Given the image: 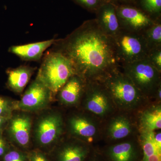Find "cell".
Masks as SVG:
<instances>
[{"label":"cell","instance_id":"7a4b0ae2","mask_svg":"<svg viewBox=\"0 0 161 161\" xmlns=\"http://www.w3.org/2000/svg\"><path fill=\"white\" fill-rule=\"evenodd\" d=\"M100 82L109 94L117 111L130 113L142 109L149 100L119 68Z\"/></svg>","mask_w":161,"mask_h":161},{"label":"cell","instance_id":"ffe728a7","mask_svg":"<svg viewBox=\"0 0 161 161\" xmlns=\"http://www.w3.org/2000/svg\"><path fill=\"white\" fill-rule=\"evenodd\" d=\"M153 132L140 131L138 139L142 150V161H161V149L154 142Z\"/></svg>","mask_w":161,"mask_h":161},{"label":"cell","instance_id":"d4e9b609","mask_svg":"<svg viewBox=\"0 0 161 161\" xmlns=\"http://www.w3.org/2000/svg\"><path fill=\"white\" fill-rule=\"evenodd\" d=\"M3 161H28L27 156L19 150H9L3 156Z\"/></svg>","mask_w":161,"mask_h":161},{"label":"cell","instance_id":"f1b7e54d","mask_svg":"<svg viewBox=\"0 0 161 161\" xmlns=\"http://www.w3.org/2000/svg\"><path fill=\"white\" fill-rule=\"evenodd\" d=\"M7 152V146L6 142L0 136V157L3 156Z\"/></svg>","mask_w":161,"mask_h":161},{"label":"cell","instance_id":"44dd1931","mask_svg":"<svg viewBox=\"0 0 161 161\" xmlns=\"http://www.w3.org/2000/svg\"><path fill=\"white\" fill-rule=\"evenodd\" d=\"M149 50L157 47H161V19L156 21L154 24L142 33Z\"/></svg>","mask_w":161,"mask_h":161},{"label":"cell","instance_id":"6da1fadb","mask_svg":"<svg viewBox=\"0 0 161 161\" xmlns=\"http://www.w3.org/2000/svg\"><path fill=\"white\" fill-rule=\"evenodd\" d=\"M53 50L71 62L76 74L86 81L102 80L120 66L112 38L100 29L95 19L85 21L66 37L55 40Z\"/></svg>","mask_w":161,"mask_h":161},{"label":"cell","instance_id":"7c38bea8","mask_svg":"<svg viewBox=\"0 0 161 161\" xmlns=\"http://www.w3.org/2000/svg\"><path fill=\"white\" fill-rule=\"evenodd\" d=\"M115 112L108 119L105 136L108 144L115 143L130 138L135 130V125L129 112Z\"/></svg>","mask_w":161,"mask_h":161},{"label":"cell","instance_id":"484cf974","mask_svg":"<svg viewBox=\"0 0 161 161\" xmlns=\"http://www.w3.org/2000/svg\"><path fill=\"white\" fill-rule=\"evenodd\" d=\"M12 111V107L9 101L0 97V115L8 116Z\"/></svg>","mask_w":161,"mask_h":161},{"label":"cell","instance_id":"ac0fdd59","mask_svg":"<svg viewBox=\"0 0 161 161\" xmlns=\"http://www.w3.org/2000/svg\"><path fill=\"white\" fill-rule=\"evenodd\" d=\"M139 125L140 131L155 132L161 129L160 104L146 107L141 110L139 115Z\"/></svg>","mask_w":161,"mask_h":161},{"label":"cell","instance_id":"3957f363","mask_svg":"<svg viewBox=\"0 0 161 161\" xmlns=\"http://www.w3.org/2000/svg\"><path fill=\"white\" fill-rule=\"evenodd\" d=\"M75 74L71 61L60 52L52 49L43 58L36 78L52 94H56Z\"/></svg>","mask_w":161,"mask_h":161},{"label":"cell","instance_id":"1f68e13d","mask_svg":"<svg viewBox=\"0 0 161 161\" xmlns=\"http://www.w3.org/2000/svg\"><path fill=\"white\" fill-rule=\"evenodd\" d=\"M155 98L156 100H158L159 102L161 101V85L160 86L157 91Z\"/></svg>","mask_w":161,"mask_h":161},{"label":"cell","instance_id":"4316f807","mask_svg":"<svg viewBox=\"0 0 161 161\" xmlns=\"http://www.w3.org/2000/svg\"><path fill=\"white\" fill-rule=\"evenodd\" d=\"M27 158L28 161H49L42 153L38 151L31 153Z\"/></svg>","mask_w":161,"mask_h":161},{"label":"cell","instance_id":"d6a6232c","mask_svg":"<svg viewBox=\"0 0 161 161\" xmlns=\"http://www.w3.org/2000/svg\"><path fill=\"white\" fill-rule=\"evenodd\" d=\"M8 118V116H2V115H0V127L3 125V124L6 121Z\"/></svg>","mask_w":161,"mask_h":161},{"label":"cell","instance_id":"f546056e","mask_svg":"<svg viewBox=\"0 0 161 161\" xmlns=\"http://www.w3.org/2000/svg\"><path fill=\"white\" fill-rule=\"evenodd\" d=\"M153 140L157 147L161 149V133L160 131L158 132H153Z\"/></svg>","mask_w":161,"mask_h":161},{"label":"cell","instance_id":"30bf717a","mask_svg":"<svg viewBox=\"0 0 161 161\" xmlns=\"http://www.w3.org/2000/svg\"><path fill=\"white\" fill-rule=\"evenodd\" d=\"M100 151L106 161H142V147L136 137L108 144Z\"/></svg>","mask_w":161,"mask_h":161},{"label":"cell","instance_id":"5bb4252c","mask_svg":"<svg viewBox=\"0 0 161 161\" xmlns=\"http://www.w3.org/2000/svg\"><path fill=\"white\" fill-rule=\"evenodd\" d=\"M95 19L104 33L113 38L121 29L116 13V4L110 2L103 4L95 12Z\"/></svg>","mask_w":161,"mask_h":161},{"label":"cell","instance_id":"4fadbf2b","mask_svg":"<svg viewBox=\"0 0 161 161\" xmlns=\"http://www.w3.org/2000/svg\"><path fill=\"white\" fill-rule=\"evenodd\" d=\"M64 143L58 149L56 161H86L95 148L89 144L74 138Z\"/></svg>","mask_w":161,"mask_h":161},{"label":"cell","instance_id":"277c9868","mask_svg":"<svg viewBox=\"0 0 161 161\" xmlns=\"http://www.w3.org/2000/svg\"><path fill=\"white\" fill-rule=\"evenodd\" d=\"M121 66L122 71L146 98L149 100L155 98L158 89L161 85V72L146 59Z\"/></svg>","mask_w":161,"mask_h":161},{"label":"cell","instance_id":"52a82bcc","mask_svg":"<svg viewBox=\"0 0 161 161\" xmlns=\"http://www.w3.org/2000/svg\"><path fill=\"white\" fill-rule=\"evenodd\" d=\"M100 122L95 116L86 112L70 117L68 128L74 138L92 146L99 138L101 132Z\"/></svg>","mask_w":161,"mask_h":161},{"label":"cell","instance_id":"603a6c76","mask_svg":"<svg viewBox=\"0 0 161 161\" xmlns=\"http://www.w3.org/2000/svg\"><path fill=\"white\" fill-rule=\"evenodd\" d=\"M78 6L86 9L88 11L95 13L99 7L103 4L112 0H71Z\"/></svg>","mask_w":161,"mask_h":161},{"label":"cell","instance_id":"83f0119b","mask_svg":"<svg viewBox=\"0 0 161 161\" xmlns=\"http://www.w3.org/2000/svg\"><path fill=\"white\" fill-rule=\"evenodd\" d=\"M86 161H106L100 150L95 149L94 152Z\"/></svg>","mask_w":161,"mask_h":161},{"label":"cell","instance_id":"4dcf8cb0","mask_svg":"<svg viewBox=\"0 0 161 161\" xmlns=\"http://www.w3.org/2000/svg\"><path fill=\"white\" fill-rule=\"evenodd\" d=\"M114 3L118 5H132L136 3L137 0H112Z\"/></svg>","mask_w":161,"mask_h":161},{"label":"cell","instance_id":"8fae6325","mask_svg":"<svg viewBox=\"0 0 161 161\" xmlns=\"http://www.w3.org/2000/svg\"><path fill=\"white\" fill-rule=\"evenodd\" d=\"M51 92L36 78L25 92L21 100L16 104L18 109L35 112L44 108L50 101Z\"/></svg>","mask_w":161,"mask_h":161},{"label":"cell","instance_id":"7402d4cb","mask_svg":"<svg viewBox=\"0 0 161 161\" xmlns=\"http://www.w3.org/2000/svg\"><path fill=\"white\" fill-rule=\"evenodd\" d=\"M140 7L154 20L161 19V0H139Z\"/></svg>","mask_w":161,"mask_h":161},{"label":"cell","instance_id":"ba28073f","mask_svg":"<svg viewBox=\"0 0 161 161\" xmlns=\"http://www.w3.org/2000/svg\"><path fill=\"white\" fill-rule=\"evenodd\" d=\"M63 117L58 112H52L39 119L35 129V136L37 143L42 147L54 144L63 133Z\"/></svg>","mask_w":161,"mask_h":161},{"label":"cell","instance_id":"cb8c5ba5","mask_svg":"<svg viewBox=\"0 0 161 161\" xmlns=\"http://www.w3.org/2000/svg\"><path fill=\"white\" fill-rule=\"evenodd\" d=\"M146 59L152 66L161 72V47L150 49Z\"/></svg>","mask_w":161,"mask_h":161},{"label":"cell","instance_id":"9c48e42d","mask_svg":"<svg viewBox=\"0 0 161 161\" xmlns=\"http://www.w3.org/2000/svg\"><path fill=\"white\" fill-rule=\"evenodd\" d=\"M116 8L121 28L130 31L142 33L158 20L135 5L116 4Z\"/></svg>","mask_w":161,"mask_h":161},{"label":"cell","instance_id":"2e32d148","mask_svg":"<svg viewBox=\"0 0 161 161\" xmlns=\"http://www.w3.org/2000/svg\"><path fill=\"white\" fill-rule=\"evenodd\" d=\"M9 133L13 140L21 147L29 145L31 129V120L25 114L14 116L10 120Z\"/></svg>","mask_w":161,"mask_h":161},{"label":"cell","instance_id":"d6986e66","mask_svg":"<svg viewBox=\"0 0 161 161\" xmlns=\"http://www.w3.org/2000/svg\"><path fill=\"white\" fill-rule=\"evenodd\" d=\"M33 72V68L26 65L9 70L7 71L8 86L13 92L21 93L29 82Z\"/></svg>","mask_w":161,"mask_h":161},{"label":"cell","instance_id":"5b68a950","mask_svg":"<svg viewBox=\"0 0 161 161\" xmlns=\"http://www.w3.org/2000/svg\"><path fill=\"white\" fill-rule=\"evenodd\" d=\"M112 39L120 66L147 58L149 50L142 33L121 28Z\"/></svg>","mask_w":161,"mask_h":161},{"label":"cell","instance_id":"8992f818","mask_svg":"<svg viewBox=\"0 0 161 161\" xmlns=\"http://www.w3.org/2000/svg\"><path fill=\"white\" fill-rule=\"evenodd\" d=\"M82 99L86 112L100 121L108 119L117 111L109 94L100 81H87Z\"/></svg>","mask_w":161,"mask_h":161},{"label":"cell","instance_id":"e0dca14e","mask_svg":"<svg viewBox=\"0 0 161 161\" xmlns=\"http://www.w3.org/2000/svg\"><path fill=\"white\" fill-rule=\"evenodd\" d=\"M54 39L10 47L9 52L25 61H38L43 53L54 43Z\"/></svg>","mask_w":161,"mask_h":161},{"label":"cell","instance_id":"9a60e30c","mask_svg":"<svg viewBox=\"0 0 161 161\" xmlns=\"http://www.w3.org/2000/svg\"><path fill=\"white\" fill-rule=\"evenodd\" d=\"M87 81L77 74L73 75L62 87L59 93V99L64 105H75L82 99Z\"/></svg>","mask_w":161,"mask_h":161}]
</instances>
